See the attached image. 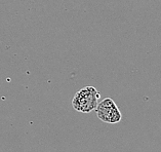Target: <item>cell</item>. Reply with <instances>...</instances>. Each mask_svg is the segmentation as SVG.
I'll list each match as a JSON object with an SVG mask.
<instances>
[{
  "label": "cell",
  "instance_id": "cell-1",
  "mask_svg": "<svg viewBox=\"0 0 161 152\" xmlns=\"http://www.w3.org/2000/svg\"><path fill=\"white\" fill-rule=\"evenodd\" d=\"M100 98V93L95 87H85L75 93L72 100V106L78 112L89 113L96 110Z\"/></svg>",
  "mask_w": 161,
  "mask_h": 152
},
{
  "label": "cell",
  "instance_id": "cell-2",
  "mask_svg": "<svg viewBox=\"0 0 161 152\" xmlns=\"http://www.w3.org/2000/svg\"><path fill=\"white\" fill-rule=\"evenodd\" d=\"M96 113L99 119L106 123H118L122 118L118 106L111 98H106L101 101L96 108Z\"/></svg>",
  "mask_w": 161,
  "mask_h": 152
}]
</instances>
